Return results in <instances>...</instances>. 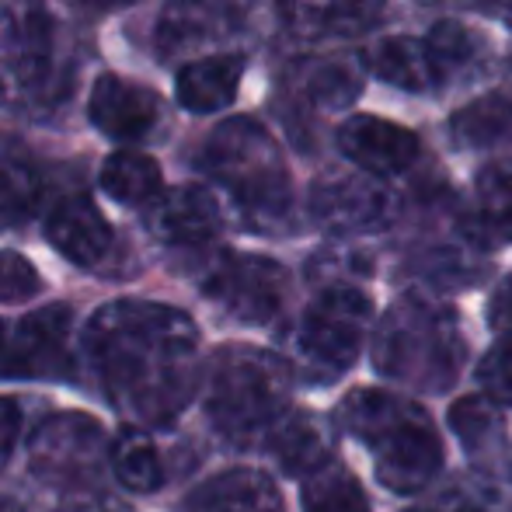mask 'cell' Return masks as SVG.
<instances>
[{"instance_id":"6da1fadb","label":"cell","mask_w":512,"mask_h":512,"mask_svg":"<svg viewBox=\"0 0 512 512\" xmlns=\"http://www.w3.org/2000/svg\"><path fill=\"white\" fill-rule=\"evenodd\" d=\"M91 370L122 415L171 425L199 387V328L185 310L157 300H115L84 331Z\"/></svg>"},{"instance_id":"7a4b0ae2","label":"cell","mask_w":512,"mask_h":512,"mask_svg":"<svg viewBox=\"0 0 512 512\" xmlns=\"http://www.w3.org/2000/svg\"><path fill=\"white\" fill-rule=\"evenodd\" d=\"M345 432L370 450L377 481L394 495H418L443 467V439L418 401L359 387L338 405Z\"/></svg>"},{"instance_id":"3957f363","label":"cell","mask_w":512,"mask_h":512,"mask_svg":"<svg viewBox=\"0 0 512 512\" xmlns=\"http://www.w3.org/2000/svg\"><path fill=\"white\" fill-rule=\"evenodd\" d=\"M467 359V338L460 317L436 297L394 300L373 331V366L394 384L439 394L453 387Z\"/></svg>"},{"instance_id":"277c9868","label":"cell","mask_w":512,"mask_h":512,"mask_svg":"<svg viewBox=\"0 0 512 512\" xmlns=\"http://www.w3.org/2000/svg\"><path fill=\"white\" fill-rule=\"evenodd\" d=\"M290 384L293 373L283 356L251 345H227L206 366V415L223 439L251 446L290 411Z\"/></svg>"},{"instance_id":"5b68a950","label":"cell","mask_w":512,"mask_h":512,"mask_svg":"<svg viewBox=\"0 0 512 512\" xmlns=\"http://www.w3.org/2000/svg\"><path fill=\"white\" fill-rule=\"evenodd\" d=\"M203 168L230 192L251 230H276L286 223L293 203L290 175L283 150L262 122L244 115L220 122L203 147Z\"/></svg>"},{"instance_id":"8992f818","label":"cell","mask_w":512,"mask_h":512,"mask_svg":"<svg viewBox=\"0 0 512 512\" xmlns=\"http://www.w3.org/2000/svg\"><path fill=\"white\" fill-rule=\"evenodd\" d=\"M373 324V300L356 283H331L300 314L290 335V373L307 384H335L352 370Z\"/></svg>"},{"instance_id":"52a82bcc","label":"cell","mask_w":512,"mask_h":512,"mask_svg":"<svg viewBox=\"0 0 512 512\" xmlns=\"http://www.w3.org/2000/svg\"><path fill=\"white\" fill-rule=\"evenodd\" d=\"M203 293L227 317L241 324H269L283 314L290 297V272L265 255L223 251L203 272Z\"/></svg>"},{"instance_id":"ba28073f","label":"cell","mask_w":512,"mask_h":512,"mask_svg":"<svg viewBox=\"0 0 512 512\" xmlns=\"http://www.w3.org/2000/svg\"><path fill=\"white\" fill-rule=\"evenodd\" d=\"M105 457V429L84 411L49 415L28 443V467L39 481L74 488L95 478Z\"/></svg>"},{"instance_id":"9c48e42d","label":"cell","mask_w":512,"mask_h":512,"mask_svg":"<svg viewBox=\"0 0 512 512\" xmlns=\"http://www.w3.org/2000/svg\"><path fill=\"white\" fill-rule=\"evenodd\" d=\"M74 314L49 304L14 324H0V380H56L70 370Z\"/></svg>"},{"instance_id":"30bf717a","label":"cell","mask_w":512,"mask_h":512,"mask_svg":"<svg viewBox=\"0 0 512 512\" xmlns=\"http://www.w3.org/2000/svg\"><path fill=\"white\" fill-rule=\"evenodd\" d=\"M310 213L335 234H370L398 220V196L366 171H335L317 178L310 192Z\"/></svg>"},{"instance_id":"8fae6325","label":"cell","mask_w":512,"mask_h":512,"mask_svg":"<svg viewBox=\"0 0 512 512\" xmlns=\"http://www.w3.org/2000/svg\"><path fill=\"white\" fill-rule=\"evenodd\" d=\"M56 25L46 0H11L4 7V35H0V70L18 91H39L53 77L56 63Z\"/></svg>"},{"instance_id":"7c38bea8","label":"cell","mask_w":512,"mask_h":512,"mask_svg":"<svg viewBox=\"0 0 512 512\" xmlns=\"http://www.w3.org/2000/svg\"><path fill=\"white\" fill-rule=\"evenodd\" d=\"M338 150L366 175L398 178L418 161V136L380 115H349L338 126Z\"/></svg>"},{"instance_id":"4fadbf2b","label":"cell","mask_w":512,"mask_h":512,"mask_svg":"<svg viewBox=\"0 0 512 512\" xmlns=\"http://www.w3.org/2000/svg\"><path fill=\"white\" fill-rule=\"evenodd\" d=\"M88 115L98 133L115 143H140L161 122V98L126 77L102 74L91 88Z\"/></svg>"},{"instance_id":"5bb4252c","label":"cell","mask_w":512,"mask_h":512,"mask_svg":"<svg viewBox=\"0 0 512 512\" xmlns=\"http://www.w3.org/2000/svg\"><path fill=\"white\" fill-rule=\"evenodd\" d=\"M150 230L171 248H203L223 227V209L203 185H178L150 199Z\"/></svg>"},{"instance_id":"9a60e30c","label":"cell","mask_w":512,"mask_h":512,"mask_svg":"<svg viewBox=\"0 0 512 512\" xmlns=\"http://www.w3.org/2000/svg\"><path fill=\"white\" fill-rule=\"evenodd\" d=\"M237 14L230 0H171L157 21V49L164 60L192 56L234 32Z\"/></svg>"},{"instance_id":"2e32d148","label":"cell","mask_w":512,"mask_h":512,"mask_svg":"<svg viewBox=\"0 0 512 512\" xmlns=\"http://www.w3.org/2000/svg\"><path fill=\"white\" fill-rule=\"evenodd\" d=\"M46 237L67 262L74 265H98L112 248V227L91 199H63L60 206L49 213Z\"/></svg>"},{"instance_id":"e0dca14e","label":"cell","mask_w":512,"mask_h":512,"mask_svg":"<svg viewBox=\"0 0 512 512\" xmlns=\"http://www.w3.org/2000/svg\"><path fill=\"white\" fill-rule=\"evenodd\" d=\"M265 450L279 464V471L290 478H304V474L317 471L324 460L335 453V439H331L328 422L317 415H304V411H286L269 432H265Z\"/></svg>"},{"instance_id":"ac0fdd59","label":"cell","mask_w":512,"mask_h":512,"mask_svg":"<svg viewBox=\"0 0 512 512\" xmlns=\"http://www.w3.org/2000/svg\"><path fill=\"white\" fill-rule=\"evenodd\" d=\"M185 512H283L276 485L255 467L213 474L185 502Z\"/></svg>"},{"instance_id":"d6986e66","label":"cell","mask_w":512,"mask_h":512,"mask_svg":"<svg viewBox=\"0 0 512 512\" xmlns=\"http://www.w3.org/2000/svg\"><path fill=\"white\" fill-rule=\"evenodd\" d=\"M241 77H244V56L237 53L203 56V60L185 63L175 81L178 105L196 115L223 112V108L234 105Z\"/></svg>"},{"instance_id":"ffe728a7","label":"cell","mask_w":512,"mask_h":512,"mask_svg":"<svg viewBox=\"0 0 512 512\" xmlns=\"http://www.w3.org/2000/svg\"><path fill=\"white\" fill-rule=\"evenodd\" d=\"M425 49H429V60H432V67H436L439 88L460 84V81H474L488 63L485 39H481L471 25L453 21V18L436 21V25L429 28Z\"/></svg>"},{"instance_id":"44dd1931","label":"cell","mask_w":512,"mask_h":512,"mask_svg":"<svg viewBox=\"0 0 512 512\" xmlns=\"http://www.w3.org/2000/svg\"><path fill=\"white\" fill-rule=\"evenodd\" d=\"M370 70L384 84L408 95H425L436 91V67L429 60L425 39H411V35H387L370 49Z\"/></svg>"},{"instance_id":"7402d4cb","label":"cell","mask_w":512,"mask_h":512,"mask_svg":"<svg viewBox=\"0 0 512 512\" xmlns=\"http://www.w3.org/2000/svg\"><path fill=\"white\" fill-rule=\"evenodd\" d=\"M108 464L126 492L150 495L164 485V460L143 425H126L108 446Z\"/></svg>"},{"instance_id":"603a6c76","label":"cell","mask_w":512,"mask_h":512,"mask_svg":"<svg viewBox=\"0 0 512 512\" xmlns=\"http://www.w3.org/2000/svg\"><path fill=\"white\" fill-rule=\"evenodd\" d=\"M450 129L460 147H506V143H512V95L495 91V95L464 105L453 115Z\"/></svg>"},{"instance_id":"cb8c5ba5","label":"cell","mask_w":512,"mask_h":512,"mask_svg":"<svg viewBox=\"0 0 512 512\" xmlns=\"http://www.w3.org/2000/svg\"><path fill=\"white\" fill-rule=\"evenodd\" d=\"M102 189L122 206H147L164 189L161 164L136 150H119L102 164Z\"/></svg>"},{"instance_id":"d4e9b609","label":"cell","mask_w":512,"mask_h":512,"mask_svg":"<svg viewBox=\"0 0 512 512\" xmlns=\"http://www.w3.org/2000/svg\"><path fill=\"white\" fill-rule=\"evenodd\" d=\"M300 506L304 512H373L359 478L335 457L324 460L317 471L304 474Z\"/></svg>"},{"instance_id":"484cf974","label":"cell","mask_w":512,"mask_h":512,"mask_svg":"<svg viewBox=\"0 0 512 512\" xmlns=\"http://www.w3.org/2000/svg\"><path fill=\"white\" fill-rule=\"evenodd\" d=\"M481 234L495 244H512V157H495L474 178Z\"/></svg>"},{"instance_id":"4316f807","label":"cell","mask_w":512,"mask_h":512,"mask_svg":"<svg viewBox=\"0 0 512 512\" xmlns=\"http://www.w3.org/2000/svg\"><path fill=\"white\" fill-rule=\"evenodd\" d=\"M450 429L457 432L460 446L471 457H481V453H492L502 443L506 422H502L499 401H492L488 394H471V398H460L450 408Z\"/></svg>"},{"instance_id":"83f0119b","label":"cell","mask_w":512,"mask_h":512,"mask_svg":"<svg viewBox=\"0 0 512 512\" xmlns=\"http://www.w3.org/2000/svg\"><path fill=\"white\" fill-rule=\"evenodd\" d=\"M304 18L317 35L352 39V35L373 32L380 25L384 0H307Z\"/></svg>"},{"instance_id":"f1b7e54d","label":"cell","mask_w":512,"mask_h":512,"mask_svg":"<svg viewBox=\"0 0 512 512\" xmlns=\"http://www.w3.org/2000/svg\"><path fill=\"white\" fill-rule=\"evenodd\" d=\"M42 178L18 157H0V227H18L39 209Z\"/></svg>"},{"instance_id":"f546056e","label":"cell","mask_w":512,"mask_h":512,"mask_svg":"<svg viewBox=\"0 0 512 512\" xmlns=\"http://www.w3.org/2000/svg\"><path fill=\"white\" fill-rule=\"evenodd\" d=\"M363 91V74L352 60H331L310 74V98L328 112H342Z\"/></svg>"},{"instance_id":"4dcf8cb0","label":"cell","mask_w":512,"mask_h":512,"mask_svg":"<svg viewBox=\"0 0 512 512\" xmlns=\"http://www.w3.org/2000/svg\"><path fill=\"white\" fill-rule=\"evenodd\" d=\"M474 377H478V384H481V394H488L492 401L512 408V331H506V335L481 356Z\"/></svg>"},{"instance_id":"1f68e13d","label":"cell","mask_w":512,"mask_h":512,"mask_svg":"<svg viewBox=\"0 0 512 512\" xmlns=\"http://www.w3.org/2000/svg\"><path fill=\"white\" fill-rule=\"evenodd\" d=\"M39 290V269L18 251H0V304H25Z\"/></svg>"},{"instance_id":"d6a6232c","label":"cell","mask_w":512,"mask_h":512,"mask_svg":"<svg viewBox=\"0 0 512 512\" xmlns=\"http://www.w3.org/2000/svg\"><path fill=\"white\" fill-rule=\"evenodd\" d=\"M60 512H129V506L122 499H115V495L108 492H98V488H91V492H70L67 499H63Z\"/></svg>"},{"instance_id":"836d02e7","label":"cell","mask_w":512,"mask_h":512,"mask_svg":"<svg viewBox=\"0 0 512 512\" xmlns=\"http://www.w3.org/2000/svg\"><path fill=\"white\" fill-rule=\"evenodd\" d=\"M488 324H492L499 335L512 331V276H506L495 286L492 300H488Z\"/></svg>"},{"instance_id":"e575fe53","label":"cell","mask_w":512,"mask_h":512,"mask_svg":"<svg viewBox=\"0 0 512 512\" xmlns=\"http://www.w3.org/2000/svg\"><path fill=\"white\" fill-rule=\"evenodd\" d=\"M415 512H492V506H485L478 495H467L464 488H453V492L425 502V506Z\"/></svg>"},{"instance_id":"d590c367","label":"cell","mask_w":512,"mask_h":512,"mask_svg":"<svg viewBox=\"0 0 512 512\" xmlns=\"http://www.w3.org/2000/svg\"><path fill=\"white\" fill-rule=\"evenodd\" d=\"M21 432V411L11 398H0V460L14 450Z\"/></svg>"},{"instance_id":"8d00e7d4","label":"cell","mask_w":512,"mask_h":512,"mask_svg":"<svg viewBox=\"0 0 512 512\" xmlns=\"http://www.w3.org/2000/svg\"><path fill=\"white\" fill-rule=\"evenodd\" d=\"M84 7H119V4H129V0H77Z\"/></svg>"},{"instance_id":"74e56055","label":"cell","mask_w":512,"mask_h":512,"mask_svg":"<svg viewBox=\"0 0 512 512\" xmlns=\"http://www.w3.org/2000/svg\"><path fill=\"white\" fill-rule=\"evenodd\" d=\"M0 512H25V509H21L14 499H7V495H0Z\"/></svg>"}]
</instances>
